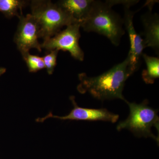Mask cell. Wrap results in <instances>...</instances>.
Here are the masks:
<instances>
[{"label":"cell","instance_id":"6da1fadb","mask_svg":"<svg viewBox=\"0 0 159 159\" xmlns=\"http://www.w3.org/2000/svg\"><path fill=\"white\" fill-rule=\"evenodd\" d=\"M129 58L96 77H89L85 73L78 75L80 83L77 90L81 94L88 93L98 100L120 99L126 101L122 95L125 81L131 76L129 70Z\"/></svg>","mask_w":159,"mask_h":159},{"label":"cell","instance_id":"7a4b0ae2","mask_svg":"<svg viewBox=\"0 0 159 159\" xmlns=\"http://www.w3.org/2000/svg\"><path fill=\"white\" fill-rule=\"evenodd\" d=\"M105 2L94 1L85 20L80 24L84 31L95 32L104 35L115 46H119L121 38L125 34L123 19Z\"/></svg>","mask_w":159,"mask_h":159},{"label":"cell","instance_id":"3957f363","mask_svg":"<svg viewBox=\"0 0 159 159\" xmlns=\"http://www.w3.org/2000/svg\"><path fill=\"white\" fill-rule=\"evenodd\" d=\"M31 6V15L38 25L39 38L44 40L54 36L64 26L77 23L57 3L51 1H33Z\"/></svg>","mask_w":159,"mask_h":159},{"label":"cell","instance_id":"277c9868","mask_svg":"<svg viewBox=\"0 0 159 159\" xmlns=\"http://www.w3.org/2000/svg\"><path fill=\"white\" fill-rule=\"evenodd\" d=\"M125 102L129 107V114L127 119L118 124L117 130L127 129L137 137H149L158 142V137L156 136L152 131V127H155L159 132L157 110L150 107L147 100L140 104L127 100Z\"/></svg>","mask_w":159,"mask_h":159},{"label":"cell","instance_id":"5b68a950","mask_svg":"<svg viewBox=\"0 0 159 159\" xmlns=\"http://www.w3.org/2000/svg\"><path fill=\"white\" fill-rule=\"evenodd\" d=\"M80 27L78 23L66 26L65 30L60 31L53 37L44 40L41 44L42 48L48 51L54 50L68 51L75 59L83 61L84 59V53L79 44Z\"/></svg>","mask_w":159,"mask_h":159},{"label":"cell","instance_id":"8992f818","mask_svg":"<svg viewBox=\"0 0 159 159\" xmlns=\"http://www.w3.org/2000/svg\"><path fill=\"white\" fill-rule=\"evenodd\" d=\"M17 31L14 36V42L23 57L29 54L31 49L42 51L41 44L39 42V29L36 20L31 14L21 16Z\"/></svg>","mask_w":159,"mask_h":159},{"label":"cell","instance_id":"52a82bcc","mask_svg":"<svg viewBox=\"0 0 159 159\" xmlns=\"http://www.w3.org/2000/svg\"><path fill=\"white\" fill-rule=\"evenodd\" d=\"M124 6L123 23L128 33L130 44V49L127 56L129 61L128 69L132 75L139 70L143 51L146 47L144 39L137 33L134 27L133 17L135 12L130 10L132 5L127 4Z\"/></svg>","mask_w":159,"mask_h":159},{"label":"cell","instance_id":"ba28073f","mask_svg":"<svg viewBox=\"0 0 159 159\" xmlns=\"http://www.w3.org/2000/svg\"><path fill=\"white\" fill-rule=\"evenodd\" d=\"M74 108L68 115L64 116H54L51 112L49 113L43 118H38L37 122H43L50 118H55L60 120H84V121H102L115 123L117 122L119 116L113 113L106 109H92L83 108L78 106L74 96L70 98Z\"/></svg>","mask_w":159,"mask_h":159},{"label":"cell","instance_id":"9c48e42d","mask_svg":"<svg viewBox=\"0 0 159 159\" xmlns=\"http://www.w3.org/2000/svg\"><path fill=\"white\" fill-rule=\"evenodd\" d=\"M149 11L142 16L144 26L143 39L145 47L153 49L158 52L159 49V17L157 13H152L151 5H149Z\"/></svg>","mask_w":159,"mask_h":159},{"label":"cell","instance_id":"30bf717a","mask_svg":"<svg viewBox=\"0 0 159 159\" xmlns=\"http://www.w3.org/2000/svg\"><path fill=\"white\" fill-rule=\"evenodd\" d=\"M93 0H61L57 4L80 25L85 19Z\"/></svg>","mask_w":159,"mask_h":159},{"label":"cell","instance_id":"8fae6325","mask_svg":"<svg viewBox=\"0 0 159 159\" xmlns=\"http://www.w3.org/2000/svg\"><path fill=\"white\" fill-rule=\"evenodd\" d=\"M142 57L146 66V68L142 71V79L147 84H152L159 77V57L149 56L145 54H143Z\"/></svg>","mask_w":159,"mask_h":159},{"label":"cell","instance_id":"7c38bea8","mask_svg":"<svg viewBox=\"0 0 159 159\" xmlns=\"http://www.w3.org/2000/svg\"><path fill=\"white\" fill-rule=\"evenodd\" d=\"M27 4V1L22 0H0V11L9 18L14 16L20 18Z\"/></svg>","mask_w":159,"mask_h":159},{"label":"cell","instance_id":"4fadbf2b","mask_svg":"<svg viewBox=\"0 0 159 159\" xmlns=\"http://www.w3.org/2000/svg\"><path fill=\"white\" fill-rule=\"evenodd\" d=\"M23 57L31 73H35L45 68L42 57L29 53Z\"/></svg>","mask_w":159,"mask_h":159},{"label":"cell","instance_id":"5bb4252c","mask_svg":"<svg viewBox=\"0 0 159 159\" xmlns=\"http://www.w3.org/2000/svg\"><path fill=\"white\" fill-rule=\"evenodd\" d=\"M59 51L57 50L48 51L42 57L45 68L47 69L48 74L51 75L53 74L57 63V58Z\"/></svg>","mask_w":159,"mask_h":159},{"label":"cell","instance_id":"9a60e30c","mask_svg":"<svg viewBox=\"0 0 159 159\" xmlns=\"http://www.w3.org/2000/svg\"><path fill=\"white\" fill-rule=\"evenodd\" d=\"M6 69L5 68L0 67V76L6 73Z\"/></svg>","mask_w":159,"mask_h":159}]
</instances>
